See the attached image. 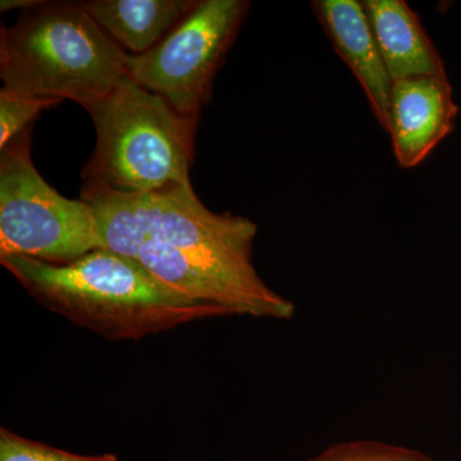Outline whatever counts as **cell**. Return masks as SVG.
Returning a JSON list of instances; mask_svg holds the SVG:
<instances>
[{
    "label": "cell",
    "instance_id": "obj_1",
    "mask_svg": "<svg viewBox=\"0 0 461 461\" xmlns=\"http://www.w3.org/2000/svg\"><path fill=\"white\" fill-rule=\"evenodd\" d=\"M0 264L39 305L109 341H136L230 315L167 286L139 260L104 249L65 266L20 256L2 257Z\"/></svg>",
    "mask_w": 461,
    "mask_h": 461
},
{
    "label": "cell",
    "instance_id": "obj_2",
    "mask_svg": "<svg viewBox=\"0 0 461 461\" xmlns=\"http://www.w3.org/2000/svg\"><path fill=\"white\" fill-rule=\"evenodd\" d=\"M129 53L81 2H45L2 27L3 87L33 98L74 100L85 109L129 77Z\"/></svg>",
    "mask_w": 461,
    "mask_h": 461
},
{
    "label": "cell",
    "instance_id": "obj_3",
    "mask_svg": "<svg viewBox=\"0 0 461 461\" xmlns=\"http://www.w3.org/2000/svg\"><path fill=\"white\" fill-rule=\"evenodd\" d=\"M86 111L96 142L83 168L84 185L149 194L191 184L199 120L178 113L130 76Z\"/></svg>",
    "mask_w": 461,
    "mask_h": 461
},
{
    "label": "cell",
    "instance_id": "obj_4",
    "mask_svg": "<svg viewBox=\"0 0 461 461\" xmlns=\"http://www.w3.org/2000/svg\"><path fill=\"white\" fill-rule=\"evenodd\" d=\"M32 126L0 149V258L20 256L65 266L102 249L84 200L67 199L32 159Z\"/></svg>",
    "mask_w": 461,
    "mask_h": 461
},
{
    "label": "cell",
    "instance_id": "obj_5",
    "mask_svg": "<svg viewBox=\"0 0 461 461\" xmlns=\"http://www.w3.org/2000/svg\"><path fill=\"white\" fill-rule=\"evenodd\" d=\"M250 5L248 0H202L156 47L129 54L130 77L178 113L199 120Z\"/></svg>",
    "mask_w": 461,
    "mask_h": 461
},
{
    "label": "cell",
    "instance_id": "obj_6",
    "mask_svg": "<svg viewBox=\"0 0 461 461\" xmlns=\"http://www.w3.org/2000/svg\"><path fill=\"white\" fill-rule=\"evenodd\" d=\"M150 238L169 245L194 262L260 277L253 262L258 227L241 215L214 213L191 184L150 194Z\"/></svg>",
    "mask_w": 461,
    "mask_h": 461
},
{
    "label": "cell",
    "instance_id": "obj_7",
    "mask_svg": "<svg viewBox=\"0 0 461 461\" xmlns=\"http://www.w3.org/2000/svg\"><path fill=\"white\" fill-rule=\"evenodd\" d=\"M158 280L182 295L226 309L230 315L291 320L295 304L259 278H248L182 256L169 245L148 239L138 258Z\"/></svg>",
    "mask_w": 461,
    "mask_h": 461
},
{
    "label": "cell",
    "instance_id": "obj_8",
    "mask_svg": "<svg viewBox=\"0 0 461 461\" xmlns=\"http://www.w3.org/2000/svg\"><path fill=\"white\" fill-rule=\"evenodd\" d=\"M459 107L447 77L393 81L390 94V133L402 168L423 163L454 130Z\"/></svg>",
    "mask_w": 461,
    "mask_h": 461
},
{
    "label": "cell",
    "instance_id": "obj_9",
    "mask_svg": "<svg viewBox=\"0 0 461 461\" xmlns=\"http://www.w3.org/2000/svg\"><path fill=\"white\" fill-rule=\"evenodd\" d=\"M312 7L332 42L333 50L359 81L375 120L388 132L393 80L388 75L363 2L315 0Z\"/></svg>",
    "mask_w": 461,
    "mask_h": 461
},
{
    "label": "cell",
    "instance_id": "obj_10",
    "mask_svg": "<svg viewBox=\"0 0 461 461\" xmlns=\"http://www.w3.org/2000/svg\"><path fill=\"white\" fill-rule=\"evenodd\" d=\"M391 80L447 77L444 60L420 17L402 0L363 2Z\"/></svg>",
    "mask_w": 461,
    "mask_h": 461
},
{
    "label": "cell",
    "instance_id": "obj_11",
    "mask_svg": "<svg viewBox=\"0 0 461 461\" xmlns=\"http://www.w3.org/2000/svg\"><path fill=\"white\" fill-rule=\"evenodd\" d=\"M198 0H85L87 14L123 50L147 53L189 16Z\"/></svg>",
    "mask_w": 461,
    "mask_h": 461
},
{
    "label": "cell",
    "instance_id": "obj_12",
    "mask_svg": "<svg viewBox=\"0 0 461 461\" xmlns=\"http://www.w3.org/2000/svg\"><path fill=\"white\" fill-rule=\"evenodd\" d=\"M150 194H127L84 185L81 200L93 211L102 249L138 260L150 238Z\"/></svg>",
    "mask_w": 461,
    "mask_h": 461
},
{
    "label": "cell",
    "instance_id": "obj_13",
    "mask_svg": "<svg viewBox=\"0 0 461 461\" xmlns=\"http://www.w3.org/2000/svg\"><path fill=\"white\" fill-rule=\"evenodd\" d=\"M308 461H435L412 448L372 439L339 442Z\"/></svg>",
    "mask_w": 461,
    "mask_h": 461
},
{
    "label": "cell",
    "instance_id": "obj_14",
    "mask_svg": "<svg viewBox=\"0 0 461 461\" xmlns=\"http://www.w3.org/2000/svg\"><path fill=\"white\" fill-rule=\"evenodd\" d=\"M0 461H120L117 455H80L69 453L62 448L32 441L12 432L0 429Z\"/></svg>",
    "mask_w": 461,
    "mask_h": 461
},
{
    "label": "cell",
    "instance_id": "obj_15",
    "mask_svg": "<svg viewBox=\"0 0 461 461\" xmlns=\"http://www.w3.org/2000/svg\"><path fill=\"white\" fill-rule=\"evenodd\" d=\"M60 100L21 95L2 87L0 90V149L12 139L32 126L33 121L45 109L56 107Z\"/></svg>",
    "mask_w": 461,
    "mask_h": 461
},
{
    "label": "cell",
    "instance_id": "obj_16",
    "mask_svg": "<svg viewBox=\"0 0 461 461\" xmlns=\"http://www.w3.org/2000/svg\"><path fill=\"white\" fill-rule=\"evenodd\" d=\"M42 0H2L0 11L8 12L12 9H21V12L27 11L41 5Z\"/></svg>",
    "mask_w": 461,
    "mask_h": 461
}]
</instances>
